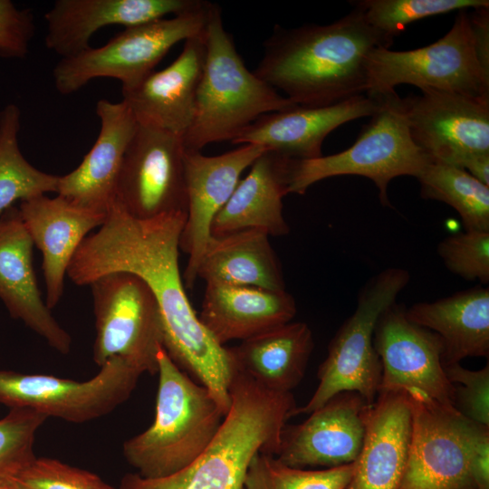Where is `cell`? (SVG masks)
I'll list each match as a JSON object with an SVG mask.
<instances>
[{
	"instance_id": "6da1fadb",
	"label": "cell",
	"mask_w": 489,
	"mask_h": 489,
	"mask_svg": "<svg viewBox=\"0 0 489 489\" xmlns=\"http://www.w3.org/2000/svg\"><path fill=\"white\" fill-rule=\"evenodd\" d=\"M186 217V214H173L137 219L115 201L98 231L82 242L67 275L77 285H90L113 272L141 278L159 307L165 350L182 370L209 390L226 414L235 369L227 348L202 324L185 291L178 254Z\"/></svg>"
},
{
	"instance_id": "7a4b0ae2",
	"label": "cell",
	"mask_w": 489,
	"mask_h": 489,
	"mask_svg": "<svg viewBox=\"0 0 489 489\" xmlns=\"http://www.w3.org/2000/svg\"><path fill=\"white\" fill-rule=\"evenodd\" d=\"M391 44L354 7L329 24H276L254 72L296 105L331 106L366 94L369 54Z\"/></svg>"
},
{
	"instance_id": "3957f363",
	"label": "cell",
	"mask_w": 489,
	"mask_h": 489,
	"mask_svg": "<svg viewBox=\"0 0 489 489\" xmlns=\"http://www.w3.org/2000/svg\"><path fill=\"white\" fill-rule=\"evenodd\" d=\"M230 397V408L216 435L192 463L162 478L127 474L119 489H243L254 456L275 455L296 404L292 392L271 391L237 371Z\"/></svg>"
},
{
	"instance_id": "277c9868",
	"label": "cell",
	"mask_w": 489,
	"mask_h": 489,
	"mask_svg": "<svg viewBox=\"0 0 489 489\" xmlns=\"http://www.w3.org/2000/svg\"><path fill=\"white\" fill-rule=\"evenodd\" d=\"M158 387L153 423L126 440L123 455L144 478H162L192 463L216 435L225 414L209 390L168 356L158 352Z\"/></svg>"
},
{
	"instance_id": "5b68a950",
	"label": "cell",
	"mask_w": 489,
	"mask_h": 489,
	"mask_svg": "<svg viewBox=\"0 0 489 489\" xmlns=\"http://www.w3.org/2000/svg\"><path fill=\"white\" fill-rule=\"evenodd\" d=\"M206 38V56L194 118L182 138L189 150L232 141L260 116L296 105L248 70L224 27L216 4H211Z\"/></svg>"
},
{
	"instance_id": "8992f818",
	"label": "cell",
	"mask_w": 489,
	"mask_h": 489,
	"mask_svg": "<svg viewBox=\"0 0 489 489\" xmlns=\"http://www.w3.org/2000/svg\"><path fill=\"white\" fill-rule=\"evenodd\" d=\"M372 97L377 100V108L352 146L312 159H287V194L303 195L322 179L357 175L371 179L382 206L390 207L389 182L399 176L417 177L430 163L410 137L402 99L397 92Z\"/></svg>"
},
{
	"instance_id": "52a82bcc",
	"label": "cell",
	"mask_w": 489,
	"mask_h": 489,
	"mask_svg": "<svg viewBox=\"0 0 489 489\" xmlns=\"http://www.w3.org/2000/svg\"><path fill=\"white\" fill-rule=\"evenodd\" d=\"M409 278L407 270L389 267L366 283L355 311L329 344L327 357L318 369L317 388L303 407L293 409L292 417L310 414L344 391L357 392L369 404L374 403L382 377L381 362L373 343L374 330L381 313L396 302Z\"/></svg>"
},
{
	"instance_id": "ba28073f",
	"label": "cell",
	"mask_w": 489,
	"mask_h": 489,
	"mask_svg": "<svg viewBox=\"0 0 489 489\" xmlns=\"http://www.w3.org/2000/svg\"><path fill=\"white\" fill-rule=\"evenodd\" d=\"M366 95L372 97L410 84L489 98V64L480 56L465 10L457 11L451 29L436 42L410 51L377 47L367 60Z\"/></svg>"
},
{
	"instance_id": "9c48e42d",
	"label": "cell",
	"mask_w": 489,
	"mask_h": 489,
	"mask_svg": "<svg viewBox=\"0 0 489 489\" xmlns=\"http://www.w3.org/2000/svg\"><path fill=\"white\" fill-rule=\"evenodd\" d=\"M211 4L201 0L189 11L127 27L101 47L62 58L53 70L57 91L73 93L96 78L119 80L121 91L134 88L154 72L176 43L206 30Z\"/></svg>"
},
{
	"instance_id": "30bf717a",
	"label": "cell",
	"mask_w": 489,
	"mask_h": 489,
	"mask_svg": "<svg viewBox=\"0 0 489 489\" xmlns=\"http://www.w3.org/2000/svg\"><path fill=\"white\" fill-rule=\"evenodd\" d=\"M96 336L93 361L119 357L143 373L158 372L164 331L158 302L148 284L128 272H113L91 284Z\"/></svg>"
},
{
	"instance_id": "8fae6325",
	"label": "cell",
	"mask_w": 489,
	"mask_h": 489,
	"mask_svg": "<svg viewBox=\"0 0 489 489\" xmlns=\"http://www.w3.org/2000/svg\"><path fill=\"white\" fill-rule=\"evenodd\" d=\"M407 393L411 434L397 489H477L471 454L476 436L485 426L417 389Z\"/></svg>"
},
{
	"instance_id": "7c38bea8",
	"label": "cell",
	"mask_w": 489,
	"mask_h": 489,
	"mask_svg": "<svg viewBox=\"0 0 489 489\" xmlns=\"http://www.w3.org/2000/svg\"><path fill=\"white\" fill-rule=\"evenodd\" d=\"M100 368L85 381L0 369V403L72 423L101 417L129 398L142 373L119 357Z\"/></svg>"
},
{
	"instance_id": "4fadbf2b",
	"label": "cell",
	"mask_w": 489,
	"mask_h": 489,
	"mask_svg": "<svg viewBox=\"0 0 489 489\" xmlns=\"http://www.w3.org/2000/svg\"><path fill=\"white\" fill-rule=\"evenodd\" d=\"M115 201L137 219L187 215L182 138L138 123L123 156Z\"/></svg>"
},
{
	"instance_id": "5bb4252c",
	"label": "cell",
	"mask_w": 489,
	"mask_h": 489,
	"mask_svg": "<svg viewBox=\"0 0 489 489\" xmlns=\"http://www.w3.org/2000/svg\"><path fill=\"white\" fill-rule=\"evenodd\" d=\"M402 103L410 137L430 162L465 169L489 153V98L422 91Z\"/></svg>"
},
{
	"instance_id": "9a60e30c",
	"label": "cell",
	"mask_w": 489,
	"mask_h": 489,
	"mask_svg": "<svg viewBox=\"0 0 489 489\" xmlns=\"http://www.w3.org/2000/svg\"><path fill=\"white\" fill-rule=\"evenodd\" d=\"M373 343L382 366L379 393L417 389L442 406L455 408V387L442 362V340L410 321L402 305L395 302L381 313Z\"/></svg>"
},
{
	"instance_id": "2e32d148",
	"label": "cell",
	"mask_w": 489,
	"mask_h": 489,
	"mask_svg": "<svg viewBox=\"0 0 489 489\" xmlns=\"http://www.w3.org/2000/svg\"><path fill=\"white\" fill-rule=\"evenodd\" d=\"M266 149L244 144L217 156H206L185 149L187 217L179 248L188 254L184 273L186 287L191 289L205 250L212 237V224L232 196L242 173Z\"/></svg>"
},
{
	"instance_id": "e0dca14e",
	"label": "cell",
	"mask_w": 489,
	"mask_h": 489,
	"mask_svg": "<svg viewBox=\"0 0 489 489\" xmlns=\"http://www.w3.org/2000/svg\"><path fill=\"white\" fill-rule=\"evenodd\" d=\"M371 405L354 391L333 396L310 413L304 422L284 425L273 456L296 468H331L355 462L362 447Z\"/></svg>"
},
{
	"instance_id": "ac0fdd59",
	"label": "cell",
	"mask_w": 489,
	"mask_h": 489,
	"mask_svg": "<svg viewBox=\"0 0 489 489\" xmlns=\"http://www.w3.org/2000/svg\"><path fill=\"white\" fill-rule=\"evenodd\" d=\"M34 245L18 207L4 212L0 216V300L13 319L66 355L72 338L42 298L33 265Z\"/></svg>"
},
{
	"instance_id": "d6986e66",
	"label": "cell",
	"mask_w": 489,
	"mask_h": 489,
	"mask_svg": "<svg viewBox=\"0 0 489 489\" xmlns=\"http://www.w3.org/2000/svg\"><path fill=\"white\" fill-rule=\"evenodd\" d=\"M378 102L366 94L326 107L292 108L260 116L232 144H255L294 160L320 158L324 139L340 125L371 116Z\"/></svg>"
},
{
	"instance_id": "ffe728a7",
	"label": "cell",
	"mask_w": 489,
	"mask_h": 489,
	"mask_svg": "<svg viewBox=\"0 0 489 489\" xmlns=\"http://www.w3.org/2000/svg\"><path fill=\"white\" fill-rule=\"evenodd\" d=\"M206 56L205 30L186 40L182 52L168 67L154 71L134 88L121 91L122 101L137 122L183 138L194 118Z\"/></svg>"
},
{
	"instance_id": "44dd1931",
	"label": "cell",
	"mask_w": 489,
	"mask_h": 489,
	"mask_svg": "<svg viewBox=\"0 0 489 489\" xmlns=\"http://www.w3.org/2000/svg\"><path fill=\"white\" fill-rule=\"evenodd\" d=\"M201 0H57L45 13L47 49L62 58L90 48L91 36L109 25L126 28L197 7Z\"/></svg>"
},
{
	"instance_id": "7402d4cb",
	"label": "cell",
	"mask_w": 489,
	"mask_h": 489,
	"mask_svg": "<svg viewBox=\"0 0 489 489\" xmlns=\"http://www.w3.org/2000/svg\"><path fill=\"white\" fill-rule=\"evenodd\" d=\"M97 139L81 164L59 176L57 195L82 208L108 214L116 199V185L126 149L138 122L124 101L100 100Z\"/></svg>"
},
{
	"instance_id": "603a6c76",
	"label": "cell",
	"mask_w": 489,
	"mask_h": 489,
	"mask_svg": "<svg viewBox=\"0 0 489 489\" xmlns=\"http://www.w3.org/2000/svg\"><path fill=\"white\" fill-rule=\"evenodd\" d=\"M18 210L42 252L45 303L52 310L63 295L64 277L74 254L89 233L105 222L107 214L82 208L59 195L21 201Z\"/></svg>"
},
{
	"instance_id": "cb8c5ba5",
	"label": "cell",
	"mask_w": 489,
	"mask_h": 489,
	"mask_svg": "<svg viewBox=\"0 0 489 489\" xmlns=\"http://www.w3.org/2000/svg\"><path fill=\"white\" fill-rule=\"evenodd\" d=\"M410 434L407 391L379 392L370 407L362 447L345 489H397Z\"/></svg>"
},
{
	"instance_id": "d4e9b609",
	"label": "cell",
	"mask_w": 489,
	"mask_h": 489,
	"mask_svg": "<svg viewBox=\"0 0 489 489\" xmlns=\"http://www.w3.org/2000/svg\"><path fill=\"white\" fill-rule=\"evenodd\" d=\"M296 312V302L285 290L206 283L198 317L224 346L286 324Z\"/></svg>"
},
{
	"instance_id": "484cf974",
	"label": "cell",
	"mask_w": 489,
	"mask_h": 489,
	"mask_svg": "<svg viewBox=\"0 0 489 489\" xmlns=\"http://www.w3.org/2000/svg\"><path fill=\"white\" fill-rule=\"evenodd\" d=\"M287 158L265 150L240 179L232 196L216 216L211 235L255 229L283 236L290 227L283 216Z\"/></svg>"
},
{
	"instance_id": "4316f807",
	"label": "cell",
	"mask_w": 489,
	"mask_h": 489,
	"mask_svg": "<svg viewBox=\"0 0 489 489\" xmlns=\"http://www.w3.org/2000/svg\"><path fill=\"white\" fill-rule=\"evenodd\" d=\"M413 323L442 340L443 366L489 355V288L475 287L406 309Z\"/></svg>"
},
{
	"instance_id": "83f0119b",
	"label": "cell",
	"mask_w": 489,
	"mask_h": 489,
	"mask_svg": "<svg viewBox=\"0 0 489 489\" xmlns=\"http://www.w3.org/2000/svg\"><path fill=\"white\" fill-rule=\"evenodd\" d=\"M313 346L308 324L290 321L227 350L235 371L271 391L291 392L304 377Z\"/></svg>"
},
{
	"instance_id": "f1b7e54d",
	"label": "cell",
	"mask_w": 489,
	"mask_h": 489,
	"mask_svg": "<svg viewBox=\"0 0 489 489\" xmlns=\"http://www.w3.org/2000/svg\"><path fill=\"white\" fill-rule=\"evenodd\" d=\"M206 283L285 290L282 267L269 235L255 229L212 236L197 270Z\"/></svg>"
},
{
	"instance_id": "f546056e",
	"label": "cell",
	"mask_w": 489,
	"mask_h": 489,
	"mask_svg": "<svg viewBox=\"0 0 489 489\" xmlns=\"http://www.w3.org/2000/svg\"><path fill=\"white\" fill-rule=\"evenodd\" d=\"M20 128L19 107L5 105L0 110V216L16 201L57 192L59 176L36 168L23 155Z\"/></svg>"
},
{
	"instance_id": "4dcf8cb0",
	"label": "cell",
	"mask_w": 489,
	"mask_h": 489,
	"mask_svg": "<svg viewBox=\"0 0 489 489\" xmlns=\"http://www.w3.org/2000/svg\"><path fill=\"white\" fill-rule=\"evenodd\" d=\"M424 199L436 200L453 207L465 230L489 232V187L466 170L430 162L416 177Z\"/></svg>"
},
{
	"instance_id": "1f68e13d",
	"label": "cell",
	"mask_w": 489,
	"mask_h": 489,
	"mask_svg": "<svg viewBox=\"0 0 489 489\" xmlns=\"http://www.w3.org/2000/svg\"><path fill=\"white\" fill-rule=\"evenodd\" d=\"M353 471L354 462L323 470H304L258 453L249 465L243 489H345Z\"/></svg>"
},
{
	"instance_id": "d6a6232c",
	"label": "cell",
	"mask_w": 489,
	"mask_h": 489,
	"mask_svg": "<svg viewBox=\"0 0 489 489\" xmlns=\"http://www.w3.org/2000/svg\"><path fill=\"white\" fill-rule=\"evenodd\" d=\"M350 3L391 43L407 25L417 20L463 9L489 7L488 0H360Z\"/></svg>"
},
{
	"instance_id": "836d02e7",
	"label": "cell",
	"mask_w": 489,
	"mask_h": 489,
	"mask_svg": "<svg viewBox=\"0 0 489 489\" xmlns=\"http://www.w3.org/2000/svg\"><path fill=\"white\" fill-rule=\"evenodd\" d=\"M5 476L21 489H116L92 472L48 457L35 456Z\"/></svg>"
},
{
	"instance_id": "e575fe53",
	"label": "cell",
	"mask_w": 489,
	"mask_h": 489,
	"mask_svg": "<svg viewBox=\"0 0 489 489\" xmlns=\"http://www.w3.org/2000/svg\"><path fill=\"white\" fill-rule=\"evenodd\" d=\"M445 266L466 281L489 283V232L465 230L445 237L437 245Z\"/></svg>"
},
{
	"instance_id": "d590c367",
	"label": "cell",
	"mask_w": 489,
	"mask_h": 489,
	"mask_svg": "<svg viewBox=\"0 0 489 489\" xmlns=\"http://www.w3.org/2000/svg\"><path fill=\"white\" fill-rule=\"evenodd\" d=\"M47 418L27 408H10L0 418V476L15 471L35 457L36 432Z\"/></svg>"
},
{
	"instance_id": "8d00e7d4",
	"label": "cell",
	"mask_w": 489,
	"mask_h": 489,
	"mask_svg": "<svg viewBox=\"0 0 489 489\" xmlns=\"http://www.w3.org/2000/svg\"><path fill=\"white\" fill-rule=\"evenodd\" d=\"M448 380L455 387V408L465 417L489 427V366L478 370L460 363L445 365Z\"/></svg>"
},
{
	"instance_id": "74e56055",
	"label": "cell",
	"mask_w": 489,
	"mask_h": 489,
	"mask_svg": "<svg viewBox=\"0 0 489 489\" xmlns=\"http://www.w3.org/2000/svg\"><path fill=\"white\" fill-rule=\"evenodd\" d=\"M34 31V18L29 9L18 8L10 0H0V57L24 58Z\"/></svg>"
},
{
	"instance_id": "f35d334b",
	"label": "cell",
	"mask_w": 489,
	"mask_h": 489,
	"mask_svg": "<svg viewBox=\"0 0 489 489\" xmlns=\"http://www.w3.org/2000/svg\"><path fill=\"white\" fill-rule=\"evenodd\" d=\"M471 468L477 489H489V427L476 436L471 454Z\"/></svg>"
},
{
	"instance_id": "ab89813d",
	"label": "cell",
	"mask_w": 489,
	"mask_h": 489,
	"mask_svg": "<svg viewBox=\"0 0 489 489\" xmlns=\"http://www.w3.org/2000/svg\"><path fill=\"white\" fill-rule=\"evenodd\" d=\"M465 170L489 187V153L475 156L466 164Z\"/></svg>"
},
{
	"instance_id": "60d3db41",
	"label": "cell",
	"mask_w": 489,
	"mask_h": 489,
	"mask_svg": "<svg viewBox=\"0 0 489 489\" xmlns=\"http://www.w3.org/2000/svg\"><path fill=\"white\" fill-rule=\"evenodd\" d=\"M0 489H21L5 475L0 476Z\"/></svg>"
}]
</instances>
